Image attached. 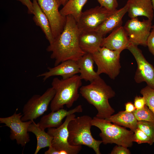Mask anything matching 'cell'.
Segmentation results:
<instances>
[{"label":"cell","mask_w":154,"mask_h":154,"mask_svg":"<svg viewBox=\"0 0 154 154\" xmlns=\"http://www.w3.org/2000/svg\"><path fill=\"white\" fill-rule=\"evenodd\" d=\"M28 131L33 133L37 138V145L35 154H37L42 149L51 146L53 137L41 129L38 123H36L33 121L29 125Z\"/></svg>","instance_id":"603a6c76"},{"label":"cell","mask_w":154,"mask_h":154,"mask_svg":"<svg viewBox=\"0 0 154 154\" xmlns=\"http://www.w3.org/2000/svg\"><path fill=\"white\" fill-rule=\"evenodd\" d=\"M75 117L74 114L69 115L59 127L47 128V132L53 138L51 146L58 150V154H77L81 150L82 145H72L68 141V125L70 121Z\"/></svg>","instance_id":"52a82bcc"},{"label":"cell","mask_w":154,"mask_h":154,"mask_svg":"<svg viewBox=\"0 0 154 154\" xmlns=\"http://www.w3.org/2000/svg\"><path fill=\"white\" fill-rule=\"evenodd\" d=\"M101 7L110 11H113L117 9L118 6L117 0H97Z\"/></svg>","instance_id":"f1b7e54d"},{"label":"cell","mask_w":154,"mask_h":154,"mask_svg":"<svg viewBox=\"0 0 154 154\" xmlns=\"http://www.w3.org/2000/svg\"><path fill=\"white\" fill-rule=\"evenodd\" d=\"M127 10L128 6L126 3L122 8L115 10L94 30L104 37L121 25L122 18L127 12Z\"/></svg>","instance_id":"d6986e66"},{"label":"cell","mask_w":154,"mask_h":154,"mask_svg":"<svg viewBox=\"0 0 154 154\" xmlns=\"http://www.w3.org/2000/svg\"><path fill=\"white\" fill-rule=\"evenodd\" d=\"M114 11L100 6L82 12L77 22L78 28L80 31L94 30Z\"/></svg>","instance_id":"4fadbf2b"},{"label":"cell","mask_w":154,"mask_h":154,"mask_svg":"<svg viewBox=\"0 0 154 154\" xmlns=\"http://www.w3.org/2000/svg\"><path fill=\"white\" fill-rule=\"evenodd\" d=\"M133 141L137 143L138 144L147 143L150 145H152L149 137L138 128L134 131Z\"/></svg>","instance_id":"83f0119b"},{"label":"cell","mask_w":154,"mask_h":154,"mask_svg":"<svg viewBox=\"0 0 154 154\" xmlns=\"http://www.w3.org/2000/svg\"><path fill=\"white\" fill-rule=\"evenodd\" d=\"M126 4L131 19L143 16L151 21L153 19V9L151 0H128Z\"/></svg>","instance_id":"ac0fdd59"},{"label":"cell","mask_w":154,"mask_h":154,"mask_svg":"<svg viewBox=\"0 0 154 154\" xmlns=\"http://www.w3.org/2000/svg\"><path fill=\"white\" fill-rule=\"evenodd\" d=\"M76 62L82 80L91 82L100 76L94 69V62L92 54L86 53Z\"/></svg>","instance_id":"44dd1931"},{"label":"cell","mask_w":154,"mask_h":154,"mask_svg":"<svg viewBox=\"0 0 154 154\" xmlns=\"http://www.w3.org/2000/svg\"><path fill=\"white\" fill-rule=\"evenodd\" d=\"M153 9H154V0H151Z\"/></svg>","instance_id":"8d00e7d4"},{"label":"cell","mask_w":154,"mask_h":154,"mask_svg":"<svg viewBox=\"0 0 154 154\" xmlns=\"http://www.w3.org/2000/svg\"><path fill=\"white\" fill-rule=\"evenodd\" d=\"M45 154H58V150L52 146L49 147L48 149L45 151Z\"/></svg>","instance_id":"e575fe53"},{"label":"cell","mask_w":154,"mask_h":154,"mask_svg":"<svg viewBox=\"0 0 154 154\" xmlns=\"http://www.w3.org/2000/svg\"><path fill=\"white\" fill-rule=\"evenodd\" d=\"M61 4L64 6L68 0H60Z\"/></svg>","instance_id":"d590c367"},{"label":"cell","mask_w":154,"mask_h":154,"mask_svg":"<svg viewBox=\"0 0 154 154\" xmlns=\"http://www.w3.org/2000/svg\"><path fill=\"white\" fill-rule=\"evenodd\" d=\"M17 110L11 116L0 117V123L4 124L10 129V138L11 140H15L17 144L24 147L30 141L28 129L34 120L22 121L21 118L23 114L21 113H17Z\"/></svg>","instance_id":"9c48e42d"},{"label":"cell","mask_w":154,"mask_h":154,"mask_svg":"<svg viewBox=\"0 0 154 154\" xmlns=\"http://www.w3.org/2000/svg\"><path fill=\"white\" fill-rule=\"evenodd\" d=\"M40 7L48 18L54 38L63 31L66 16L60 13L59 8L62 5L60 0H37Z\"/></svg>","instance_id":"8fae6325"},{"label":"cell","mask_w":154,"mask_h":154,"mask_svg":"<svg viewBox=\"0 0 154 154\" xmlns=\"http://www.w3.org/2000/svg\"><path fill=\"white\" fill-rule=\"evenodd\" d=\"M137 128L142 130L149 137L153 144L154 143V122L138 121Z\"/></svg>","instance_id":"4316f807"},{"label":"cell","mask_w":154,"mask_h":154,"mask_svg":"<svg viewBox=\"0 0 154 154\" xmlns=\"http://www.w3.org/2000/svg\"><path fill=\"white\" fill-rule=\"evenodd\" d=\"M92 118L88 115L75 117L69 122L68 141L71 145H84L92 148L96 154H101L100 146L102 140H97L91 131Z\"/></svg>","instance_id":"277c9868"},{"label":"cell","mask_w":154,"mask_h":154,"mask_svg":"<svg viewBox=\"0 0 154 154\" xmlns=\"http://www.w3.org/2000/svg\"><path fill=\"white\" fill-rule=\"evenodd\" d=\"M129 150L127 147L119 145L115 146L111 151L110 154H130Z\"/></svg>","instance_id":"4dcf8cb0"},{"label":"cell","mask_w":154,"mask_h":154,"mask_svg":"<svg viewBox=\"0 0 154 154\" xmlns=\"http://www.w3.org/2000/svg\"><path fill=\"white\" fill-rule=\"evenodd\" d=\"M133 112L138 121L154 122V113L146 105L141 109H136Z\"/></svg>","instance_id":"d4e9b609"},{"label":"cell","mask_w":154,"mask_h":154,"mask_svg":"<svg viewBox=\"0 0 154 154\" xmlns=\"http://www.w3.org/2000/svg\"><path fill=\"white\" fill-rule=\"evenodd\" d=\"M152 27V21L147 19L140 21L137 17L129 20L123 26L130 44L144 46H147Z\"/></svg>","instance_id":"30bf717a"},{"label":"cell","mask_w":154,"mask_h":154,"mask_svg":"<svg viewBox=\"0 0 154 154\" xmlns=\"http://www.w3.org/2000/svg\"><path fill=\"white\" fill-rule=\"evenodd\" d=\"M92 124L100 130L99 136L104 144L114 143L127 148L132 146L134 132L130 130L96 116L92 118Z\"/></svg>","instance_id":"5b68a950"},{"label":"cell","mask_w":154,"mask_h":154,"mask_svg":"<svg viewBox=\"0 0 154 154\" xmlns=\"http://www.w3.org/2000/svg\"><path fill=\"white\" fill-rule=\"evenodd\" d=\"M80 31L74 17L67 16L63 31L46 49L47 52H52L50 57L55 60L54 66L67 60L77 61L86 53L79 45Z\"/></svg>","instance_id":"6da1fadb"},{"label":"cell","mask_w":154,"mask_h":154,"mask_svg":"<svg viewBox=\"0 0 154 154\" xmlns=\"http://www.w3.org/2000/svg\"><path fill=\"white\" fill-rule=\"evenodd\" d=\"M48 71L38 75L37 77H43L44 82L51 77L61 76L65 79L79 73V69L77 62L68 60L63 61L54 67L47 68Z\"/></svg>","instance_id":"2e32d148"},{"label":"cell","mask_w":154,"mask_h":154,"mask_svg":"<svg viewBox=\"0 0 154 154\" xmlns=\"http://www.w3.org/2000/svg\"><path fill=\"white\" fill-rule=\"evenodd\" d=\"M105 119L116 125L129 128L133 132L137 128L138 121L133 112L121 111Z\"/></svg>","instance_id":"7402d4cb"},{"label":"cell","mask_w":154,"mask_h":154,"mask_svg":"<svg viewBox=\"0 0 154 154\" xmlns=\"http://www.w3.org/2000/svg\"><path fill=\"white\" fill-rule=\"evenodd\" d=\"M80 93L82 96L97 110V117L106 119L115 112L109 100L116 95L112 88L100 76L86 85L81 86Z\"/></svg>","instance_id":"7a4b0ae2"},{"label":"cell","mask_w":154,"mask_h":154,"mask_svg":"<svg viewBox=\"0 0 154 154\" xmlns=\"http://www.w3.org/2000/svg\"><path fill=\"white\" fill-rule=\"evenodd\" d=\"M80 31L79 41L81 49L92 54L96 52L101 47L104 37L94 30Z\"/></svg>","instance_id":"e0dca14e"},{"label":"cell","mask_w":154,"mask_h":154,"mask_svg":"<svg viewBox=\"0 0 154 154\" xmlns=\"http://www.w3.org/2000/svg\"><path fill=\"white\" fill-rule=\"evenodd\" d=\"M34 14L33 20L35 24L40 27L44 34L49 44L54 41L55 38L53 35L48 19L42 10L37 0H33Z\"/></svg>","instance_id":"ffe728a7"},{"label":"cell","mask_w":154,"mask_h":154,"mask_svg":"<svg viewBox=\"0 0 154 154\" xmlns=\"http://www.w3.org/2000/svg\"><path fill=\"white\" fill-rule=\"evenodd\" d=\"M140 93L145 99L146 105L154 113V89L147 85L141 90Z\"/></svg>","instance_id":"484cf974"},{"label":"cell","mask_w":154,"mask_h":154,"mask_svg":"<svg viewBox=\"0 0 154 154\" xmlns=\"http://www.w3.org/2000/svg\"><path fill=\"white\" fill-rule=\"evenodd\" d=\"M130 44L124 27L120 25L112 31L107 37L104 38L101 47L122 52L127 49Z\"/></svg>","instance_id":"9a60e30c"},{"label":"cell","mask_w":154,"mask_h":154,"mask_svg":"<svg viewBox=\"0 0 154 154\" xmlns=\"http://www.w3.org/2000/svg\"><path fill=\"white\" fill-rule=\"evenodd\" d=\"M152 29L147 39V46L150 52L154 56V25L152 26Z\"/></svg>","instance_id":"f546056e"},{"label":"cell","mask_w":154,"mask_h":154,"mask_svg":"<svg viewBox=\"0 0 154 154\" xmlns=\"http://www.w3.org/2000/svg\"><path fill=\"white\" fill-rule=\"evenodd\" d=\"M83 111L82 106L78 105L75 108L67 111L63 108L51 112L43 116L38 123L40 127L44 130L46 128H57L62 124V120L68 116Z\"/></svg>","instance_id":"5bb4252c"},{"label":"cell","mask_w":154,"mask_h":154,"mask_svg":"<svg viewBox=\"0 0 154 154\" xmlns=\"http://www.w3.org/2000/svg\"><path fill=\"white\" fill-rule=\"evenodd\" d=\"M125 111L128 112H133L136 109L134 104L130 102L125 104Z\"/></svg>","instance_id":"836d02e7"},{"label":"cell","mask_w":154,"mask_h":154,"mask_svg":"<svg viewBox=\"0 0 154 154\" xmlns=\"http://www.w3.org/2000/svg\"><path fill=\"white\" fill-rule=\"evenodd\" d=\"M55 94V90L51 87L42 95H33L23 106L21 120L24 121H33L43 115L47 110Z\"/></svg>","instance_id":"ba28073f"},{"label":"cell","mask_w":154,"mask_h":154,"mask_svg":"<svg viewBox=\"0 0 154 154\" xmlns=\"http://www.w3.org/2000/svg\"><path fill=\"white\" fill-rule=\"evenodd\" d=\"M127 49L133 55L137 64L134 80L137 83L145 82L147 85L154 89V67L149 62L137 46L130 44Z\"/></svg>","instance_id":"7c38bea8"},{"label":"cell","mask_w":154,"mask_h":154,"mask_svg":"<svg viewBox=\"0 0 154 154\" xmlns=\"http://www.w3.org/2000/svg\"><path fill=\"white\" fill-rule=\"evenodd\" d=\"M121 52L101 47L92 54L94 62L97 66V74L100 75L105 74L111 79L114 80L119 74L121 68L120 57Z\"/></svg>","instance_id":"8992f818"},{"label":"cell","mask_w":154,"mask_h":154,"mask_svg":"<svg viewBox=\"0 0 154 154\" xmlns=\"http://www.w3.org/2000/svg\"><path fill=\"white\" fill-rule=\"evenodd\" d=\"M88 0H68L60 10L62 15L72 16L77 22L82 12V9Z\"/></svg>","instance_id":"cb8c5ba5"},{"label":"cell","mask_w":154,"mask_h":154,"mask_svg":"<svg viewBox=\"0 0 154 154\" xmlns=\"http://www.w3.org/2000/svg\"><path fill=\"white\" fill-rule=\"evenodd\" d=\"M20 2L23 5L26 6L28 9L27 12L29 14L34 15V9L33 2L31 0H16Z\"/></svg>","instance_id":"d6a6232c"},{"label":"cell","mask_w":154,"mask_h":154,"mask_svg":"<svg viewBox=\"0 0 154 154\" xmlns=\"http://www.w3.org/2000/svg\"><path fill=\"white\" fill-rule=\"evenodd\" d=\"M134 104L136 109H139L143 108L146 105L144 98L143 96H136L134 99Z\"/></svg>","instance_id":"1f68e13d"},{"label":"cell","mask_w":154,"mask_h":154,"mask_svg":"<svg viewBox=\"0 0 154 154\" xmlns=\"http://www.w3.org/2000/svg\"><path fill=\"white\" fill-rule=\"evenodd\" d=\"M82 80L77 74L65 79H53L51 85L55 94L50 103L51 111L63 108L65 105L68 108L72 106L79 97L78 90L82 85Z\"/></svg>","instance_id":"3957f363"}]
</instances>
